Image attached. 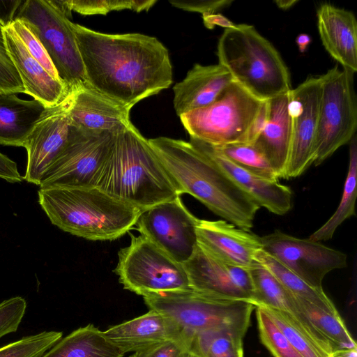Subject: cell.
I'll list each match as a JSON object with an SVG mask.
<instances>
[{
  "instance_id": "obj_11",
  "label": "cell",
  "mask_w": 357,
  "mask_h": 357,
  "mask_svg": "<svg viewBox=\"0 0 357 357\" xmlns=\"http://www.w3.org/2000/svg\"><path fill=\"white\" fill-rule=\"evenodd\" d=\"M116 133L87 132L71 123L68 142L43 176L40 188L93 185Z\"/></svg>"
},
{
  "instance_id": "obj_16",
  "label": "cell",
  "mask_w": 357,
  "mask_h": 357,
  "mask_svg": "<svg viewBox=\"0 0 357 357\" xmlns=\"http://www.w3.org/2000/svg\"><path fill=\"white\" fill-rule=\"evenodd\" d=\"M183 265L192 289L215 297L252 303L253 284L250 269L226 264L198 243Z\"/></svg>"
},
{
  "instance_id": "obj_1",
  "label": "cell",
  "mask_w": 357,
  "mask_h": 357,
  "mask_svg": "<svg viewBox=\"0 0 357 357\" xmlns=\"http://www.w3.org/2000/svg\"><path fill=\"white\" fill-rule=\"evenodd\" d=\"M71 25L87 84L98 92L132 109L172 84L169 54L157 38Z\"/></svg>"
},
{
  "instance_id": "obj_9",
  "label": "cell",
  "mask_w": 357,
  "mask_h": 357,
  "mask_svg": "<svg viewBox=\"0 0 357 357\" xmlns=\"http://www.w3.org/2000/svg\"><path fill=\"white\" fill-rule=\"evenodd\" d=\"M354 73L337 66L321 75V95L313 164L319 165L356 135Z\"/></svg>"
},
{
  "instance_id": "obj_8",
  "label": "cell",
  "mask_w": 357,
  "mask_h": 357,
  "mask_svg": "<svg viewBox=\"0 0 357 357\" xmlns=\"http://www.w3.org/2000/svg\"><path fill=\"white\" fill-rule=\"evenodd\" d=\"M262 102L233 82L212 104L179 118L189 137L208 144L243 142Z\"/></svg>"
},
{
  "instance_id": "obj_2",
  "label": "cell",
  "mask_w": 357,
  "mask_h": 357,
  "mask_svg": "<svg viewBox=\"0 0 357 357\" xmlns=\"http://www.w3.org/2000/svg\"><path fill=\"white\" fill-rule=\"evenodd\" d=\"M181 195L198 199L224 220L250 231L259 206L189 142L167 137L148 139Z\"/></svg>"
},
{
  "instance_id": "obj_19",
  "label": "cell",
  "mask_w": 357,
  "mask_h": 357,
  "mask_svg": "<svg viewBox=\"0 0 357 357\" xmlns=\"http://www.w3.org/2000/svg\"><path fill=\"white\" fill-rule=\"evenodd\" d=\"M130 110L87 84L72 91L68 116L73 125L84 131L116 133L132 123Z\"/></svg>"
},
{
  "instance_id": "obj_36",
  "label": "cell",
  "mask_w": 357,
  "mask_h": 357,
  "mask_svg": "<svg viewBox=\"0 0 357 357\" xmlns=\"http://www.w3.org/2000/svg\"><path fill=\"white\" fill-rule=\"evenodd\" d=\"M70 12L75 11L84 15H106L113 10L129 9L135 12L148 11L156 0H101V1H63Z\"/></svg>"
},
{
  "instance_id": "obj_26",
  "label": "cell",
  "mask_w": 357,
  "mask_h": 357,
  "mask_svg": "<svg viewBox=\"0 0 357 357\" xmlns=\"http://www.w3.org/2000/svg\"><path fill=\"white\" fill-rule=\"evenodd\" d=\"M252 284V303L286 311L298 320L321 342L324 338L313 327L299 305L296 296L265 266L259 264L250 269Z\"/></svg>"
},
{
  "instance_id": "obj_12",
  "label": "cell",
  "mask_w": 357,
  "mask_h": 357,
  "mask_svg": "<svg viewBox=\"0 0 357 357\" xmlns=\"http://www.w3.org/2000/svg\"><path fill=\"white\" fill-rule=\"evenodd\" d=\"M260 238L263 251L318 289H323L322 282L328 273L347 266L345 253L309 238H298L275 230Z\"/></svg>"
},
{
  "instance_id": "obj_17",
  "label": "cell",
  "mask_w": 357,
  "mask_h": 357,
  "mask_svg": "<svg viewBox=\"0 0 357 357\" xmlns=\"http://www.w3.org/2000/svg\"><path fill=\"white\" fill-rule=\"evenodd\" d=\"M197 243L217 259L229 265L251 269L259 263L256 259L262 250L259 236L225 220H199Z\"/></svg>"
},
{
  "instance_id": "obj_37",
  "label": "cell",
  "mask_w": 357,
  "mask_h": 357,
  "mask_svg": "<svg viewBox=\"0 0 357 357\" xmlns=\"http://www.w3.org/2000/svg\"><path fill=\"white\" fill-rule=\"evenodd\" d=\"M10 25L22 41L29 54L52 77L60 80L47 51L30 25L24 20L18 18H15Z\"/></svg>"
},
{
  "instance_id": "obj_18",
  "label": "cell",
  "mask_w": 357,
  "mask_h": 357,
  "mask_svg": "<svg viewBox=\"0 0 357 357\" xmlns=\"http://www.w3.org/2000/svg\"><path fill=\"white\" fill-rule=\"evenodd\" d=\"M189 142L220 167L259 207L279 215H283L291 209L293 193L289 187L278 181L265 180L240 167L213 145L192 137H190Z\"/></svg>"
},
{
  "instance_id": "obj_21",
  "label": "cell",
  "mask_w": 357,
  "mask_h": 357,
  "mask_svg": "<svg viewBox=\"0 0 357 357\" xmlns=\"http://www.w3.org/2000/svg\"><path fill=\"white\" fill-rule=\"evenodd\" d=\"M103 333L125 354L142 351L169 340L188 338L173 321L154 310L111 326Z\"/></svg>"
},
{
  "instance_id": "obj_47",
  "label": "cell",
  "mask_w": 357,
  "mask_h": 357,
  "mask_svg": "<svg viewBox=\"0 0 357 357\" xmlns=\"http://www.w3.org/2000/svg\"><path fill=\"white\" fill-rule=\"evenodd\" d=\"M328 357H357V348L333 351Z\"/></svg>"
},
{
  "instance_id": "obj_48",
  "label": "cell",
  "mask_w": 357,
  "mask_h": 357,
  "mask_svg": "<svg viewBox=\"0 0 357 357\" xmlns=\"http://www.w3.org/2000/svg\"><path fill=\"white\" fill-rule=\"evenodd\" d=\"M298 2L297 0H278L275 1L278 7L282 10H287Z\"/></svg>"
},
{
  "instance_id": "obj_25",
  "label": "cell",
  "mask_w": 357,
  "mask_h": 357,
  "mask_svg": "<svg viewBox=\"0 0 357 357\" xmlns=\"http://www.w3.org/2000/svg\"><path fill=\"white\" fill-rule=\"evenodd\" d=\"M46 107L33 99L0 92V144L24 147L26 139Z\"/></svg>"
},
{
  "instance_id": "obj_41",
  "label": "cell",
  "mask_w": 357,
  "mask_h": 357,
  "mask_svg": "<svg viewBox=\"0 0 357 357\" xmlns=\"http://www.w3.org/2000/svg\"><path fill=\"white\" fill-rule=\"evenodd\" d=\"M174 7L202 15L215 13L218 10L228 7L232 0H169Z\"/></svg>"
},
{
  "instance_id": "obj_6",
  "label": "cell",
  "mask_w": 357,
  "mask_h": 357,
  "mask_svg": "<svg viewBox=\"0 0 357 357\" xmlns=\"http://www.w3.org/2000/svg\"><path fill=\"white\" fill-rule=\"evenodd\" d=\"M142 297L149 310L169 317L189 338L199 332L222 327L247 331L255 308L249 301L215 297L191 287Z\"/></svg>"
},
{
  "instance_id": "obj_42",
  "label": "cell",
  "mask_w": 357,
  "mask_h": 357,
  "mask_svg": "<svg viewBox=\"0 0 357 357\" xmlns=\"http://www.w3.org/2000/svg\"><path fill=\"white\" fill-rule=\"evenodd\" d=\"M269 113L268 100L263 101L261 107L248 129L243 142L252 144L264 129Z\"/></svg>"
},
{
  "instance_id": "obj_3",
  "label": "cell",
  "mask_w": 357,
  "mask_h": 357,
  "mask_svg": "<svg viewBox=\"0 0 357 357\" xmlns=\"http://www.w3.org/2000/svg\"><path fill=\"white\" fill-rule=\"evenodd\" d=\"M93 185L142 211L181 195L148 139L132 123L115 134Z\"/></svg>"
},
{
  "instance_id": "obj_14",
  "label": "cell",
  "mask_w": 357,
  "mask_h": 357,
  "mask_svg": "<svg viewBox=\"0 0 357 357\" xmlns=\"http://www.w3.org/2000/svg\"><path fill=\"white\" fill-rule=\"evenodd\" d=\"M321 82V75L310 76L289 91L291 139L284 178L297 177L313 164Z\"/></svg>"
},
{
  "instance_id": "obj_32",
  "label": "cell",
  "mask_w": 357,
  "mask_h": 357,
  "mask_svg": "<svg viewBox=\"0 0 357 357\" xmlns=\"http://www.w3.org/2000/svg\"><path fill=\"white\" fill-rule=\"evenodd\" d=\"M256 259L259 264L268 269L294 296L307 301L327 311H337L332 301L323 289L311 287L262 250Z\"/></svg>"
},
{
  "instance_id": "obj_22",
  "label": "cell",
  "mask_w": 357,
  "mask_h": 357,
  "mask_svg": "<svg viewBox=\"0 0 357 357\" xmlns=\"http://www.w3.org/2000/svg\"><path fill=\"white\" fill-rule=\"evenodd\" d=\"M323 46L342 68L357 71V21L353 12L322 3L317 10Z\"/></svg>"
},
{
  "instance_id": "obj_49",
  "label": "cell",
  "mask_w": 357,
  "mask_h": 357,
  "mask_svg": "<svg viewBox=\"0 0 357 357\" xmlns=\"http://www.w3.org/2000/svg\"><path fill=\"white\" fill-rule=\"evenodd\" d=\"M190 357H194V356H190Z\"/></svg>"
},
{
  "instance_id": "obj_40",
  "label": "cell",
  "mask_w": 357,
  "mask_h": 357,
  "mask_svg": "<svg viewBox=\"0 0 357 357\" xmlns=\"http://www.w3.org/2000/svg\"><path fill=\"white\" fill-rule=\"evenodd\" d=\"M190 339L183 337L166 341L135 352L129 357H190Z\"/></svg>"
},
{
  "instance_id": "obj_5",
  "label": "cell",
  "mask_w": 357,
  "mask_h": 357,
  "mask_svg": "<svg viewBox=\"0 0 357 357\" xmlns=\"http://www.w3.org/2000/svg\"><path fill=\"white\" fill-rule=\"evenodd\" d=\"M217 56L234 81L261 101L291 89L290 74L280 53L252 25L225 29Z\"/></svg>"
},
{
  "instance_id": "obj_30",
  "label": "cell",
  "mask_w": 357,
  "mask_h": 357,
  "mask_svg": "<svg viewBox=\"0 0 357 357\" xmlns=\"http://www.w3.org/2000/svg\"><path fill=\"white\" fill-rule=\"evenodd\" d=\"M296 298L305 316L333 352L357 348L337 310L327 311L297 296Z\"/></svg>"
},
{
  "instance_id": "obj_7",
  "label": "cell",
  "mask_w": 357,
  "mask_h": 357,
  "mask_svg": "<svg viewBox=\"0 0 357 357\" xmlns=\"http://www.w3.org/2000/svg\"><path fill=\"white\" fill-rule=\"evenodd\" d=\"M15 18L26 22L47 51L60 80L70 91L87 84L82 60L69 20L59 0L22 1Z\"/></svg>"
},
{
  "instance_id": "obj_13",
  "label": "cell",
  "mask_w": 357,
  "mask_h": 357,
  "mask_svg": "<svg viewBox=\"0 0 357 357\" xmlns=\"http://www.w3.org/2000/svg\"><path fill=\"white\" fill-rule=\"evenodd\" d=\"M198 221L178 197L142 211L136 225L140 234L183 264L197 245Z\"/></svg>"
},
{
  "instance_id": "obj_46",
  "label": "cell",
  "mask_w": 357,
  "mask_h": 357,
  "mask_svg": "<svg viewBox=\"0 0 357 357\" xmlns=\"http://www.w3.org/2000/svg\"><path fill=\"white\" fill-rule=\"evenodd\" d=\"M311 43L310 36L305 33H300L296 38V43L298 47L300 52H305L308 45Z\"/></svg>"
},
{
  "instance_id": "obj_24",
  "label": "cell",
  "mask_w": 357,
  "mask_h": 357,
  "mask_svg": "<svg viewBox=\"0 0 357 357\" xmlns=\"http://www.w3.org/2000/svg\"><path fill=\"white\" fill-rule=\"evenodd\" d=\"M289 91L268 100L267 123L252 143L266 157L278 178H283L291 139V119L289 112Z\"/></svg>"
},
{
  "instance_id": "obj_20",
  "label": "cell",
  "mask_w": 357,
  "mask_h": 357,
  "mask_svg": "<svg viewBox=\"0 0 357 357\" xmlns=\"http://www.w3.org/2000/svg\"><path fill=\"white\" fill-rule=\"evenodd\" d=\"M8 53L22 82L24 93L46 107H54L72 92L60 80L52 77L29 54L10 25L3 28Z\"/></svg>"
},
{
  "instance_id": "obj_45",
  "label": "cell",
  "mask_w": 357,
  "mask_h": 357,
  "mask_svg": "<svg viewBox=\"0 0 357 357\" xmlns=\"http://www.w3.org/2000/svg\"><path fill=\"white\" fill-rule=\"evenodd\" d=\"M202 20L204 26L208 29H213L215 26L227 29L233 28L236 25V24L221 13L202 15Z\"/></svg>"
},
{
  "instance_id": "obj_15",
  "label": "cell",
  "mask_w": 357,
  "mask_h": 357,
  "mask_svg": "<svg viewBox=\"0 0 357 357\" xmlns=\"http://www.w3.org/2000/svg\"><path fill=\"white\" fill-rule=\"evenodd\" d=\"M72 92L57 105L47 108L28 137L24 180L39 186L47 170L66 146L71 123L68 109Z\"/></svg>"
},
{
  "instance_id": "obj_34",
  "label": "cell",
  "mask_w": 357,
  "mask_h": 357,
  "mask_svg": "<svg viewBox=\"0 0 357 357\" xmlns=\"http://www.w3.org/2000/svg\"><path fill=\"white\" fill-rule=\"evenodd\" d=\"M62 335V332L50 331L25 336L1 347L0 357H41Z\"/></svg>"
},
{
  "instance_id": "obj_10",
  "label": "cell",
  "mask_w": 357,
  "mask_h": 357,
  "mask_svg": "<svg viewBox=\"0 0 357 357\" xmlns=\"http://www.w3.org/2000/svg\"><path fill=\"white\" fill-rule=\"evenodd\" d=\"M114 271L124 289L142 296L190 288L183 265L142 234L119 251Z\"/></svg>"
},
{
  "instance_id": "obj_4",
  "label": "cell",
  "mask_w": 357,
  "mask_h": 357,
  "mask_svg": "<svg viewBox=\"0 0 357 357\" xmlns=\"http://www.w3.org/2000/svg\"><path fill=\"white\" fill-rule=\"evenodd\" d=\"M38 203L60 229L91 241H113L126 234L142 211L95 185L40 188Z\"/></svg>"
},
{
  "instance_id": "obj_39",
  "label": "cell",
  "mask_w": 357,
  "mask_h": 357,
  "mask_svg": "<svg viewBox=\"0 0 357 357\" xmlns=\"http://www.w3.org/2000/svg\"><path fill=\"white\" fill-rule=\"evenodd\" d=\"M26 307V301L22 296H14L0 303V338L17 331Z\"/></svg>"
},
{
  "instance_id": "obj_28",
  "label": "cell",
  "mask_w": 357,
  "mask_h": 357,
  "mask_svg": "<svg viewBox=\"0 0 357 357\" xmlns=\"http://www.w3.org/2000/svg\"><path fill=\"white\" fill-rule=\"evenodd\" d=\"M246 332L229 327L199 332L190 339V354L194 357H243Z\"/></svg>"
},
{
  "instance_id": "obj_38",
  "label": "cell",
  "mask_w": 357,
  "mask_h": 357,
  "mask_svg": "<svg viewBox=\"0 0 357 357\" xmlns=\"http://www.w3.org/2000/svg\"><path fill=\"white\" fill-rule=\"evenodd\" d=\"M3 28L0 24V92L24 93L21 78L7 51Z\"/></svg>"
},
{
  "instance_id": "obj_44",
  "label": "cell",
  "mask_w": 357,
  "mask_h": 357,
  "mask_svg": "<svg viewBox=\"0 0 357 357\" xmlns=\"http://www.w3.org/2000/svg\"><path fill=\"white\" fill-rule=\"evenodd\" d=\"M22 1H1L0 0V24L6 27L15 20L17 10Z\"/></svg>"
},
{
  "instance_id": "obj_33",
  "label": "cell",
  "mask_w": 357,
  "mask_h": 357,
  "mask_svg": "<svg viewBox=\"0 0 357 357\" xmlns=\"http://www.w3.org/2000/svg\"><path fill=\"white\" fill-rule=\"evenodd\" d=\"M214 146L232 162L255 176L272 181L279 178L266 157L255 144L237 142Z\"/></svg>"
},
{
  "instance_id": "obj_35",
  "label": "cell",
  "mask_w": 357,
  "mask_h": 357,
  "mask_svg": "<svg viewBox=\"0 0 357 357\" xmlns=\"http://www.w3.org/2000/svg\"><path fill=\"white\" fill-rule=\"evenodd\" d=\"M259 337L274 357H303L291 344L262 306H255Z\"/></svg>"
},
{
  "instance_id": "obj_29",
  "label": "cell",
  "mask_w": 357,
  "mask_h": 357,
  "mask_svg": "<svg viewBox=\"0 0 357 357\" xmlns=\"http://www.w3.org/2000/svg\"><path fill=\"white\" fill-rule=\"evenodd\" d=\"M356 195L357 140L355 135L350 141L348 172L339 205L333 215L309 238L319 242L331 239L337 227L344 220L355 215Z\"/></svg>"
},
{
  "instance_id": "obj_43",
  "label": "cell",
  "mask_w": 357,
  "mask_h": 357,
  "mask_svg": "<svg viewBox=\"0 0 357 357\" xmlns=\"http://www.w3.org/2000/svg\"><path fill=\"white\" fill-rule=\"evenodd\" d=\"M0 178L9 183H20L24 178L18 172L15 162L0 153Z\"/></svg>"
},
{
  "instance_id": "obj_31",
  "label": "cell",
  "mask_w": 357,
  "mask_h": 357,
  "mask_svg": "<svg viewBox=\"0 0 357 357\" xmlns=\"http://www.w3.org/2000/svg\"><path fill=\"white\" fill-rule=\"evenodd\" d=\"M264 307L275 324L303 357H328L332 351L290 313Z\"/></svg>"
},
{
  "instance_id": "obj_23",
  "label": "cell",
  "mask_w": 357,
  "mask_h": 357,
  "mask_svg": "<svg viewBox=\"0 0 357 357\" xmlns=\"http://www.w3.org/2000/svg\"><path fill=\"white\" fill-rule=\"evenodd\" d=\"M233 82L230 73L219 63H195L185 78L173 87L176 114L180 116L210 105Z\"/></svg>"
},
{
  "instance_id": "obj_27",
  "label": "cell",
  "mask_w": 357,
  "mask_h": 357,
  "mask_svg": "<svg viewBox=\"0 0 357 357\" xmlns=\"http://www.w3.org/2000/svg\"><path fill=\"white\" fill-rule=\"evenodd\" d=\"M124 354L103 331L90 324L61 338L41 357H123Z\"/></svg>"
}]
</instances>
